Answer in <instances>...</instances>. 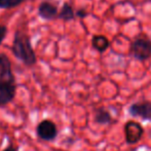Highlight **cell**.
Instances as JSON below:
<instances>
[{
    "label": "cell",
    "instance_id": "1",
    "mask_svg": "<svg viewBox=\"0 0 151 151\" xmlns=\"http://www.w3.org/2000/svg\"><path fill=\"white\" fill-rule=\"evenodd\" d=\"M12 50L14 57L22 61L25 65L32 66L36 63V55L32 47L31 40L26 33L17 31L14 34Z\"/></svg>",
    "mask_w": 151,
    "mask_h": 151
},
{
    "label": "cell",
    "instance_id": "2",
    "mask_svg": "<svg viewBox=\"0 0 151 151\" xmlns=\"http://www.w3.org/2000/svg\"><path fill=\"white\" fill-rule=\"evenodd\" d=\"M134 57L138 60H147L151 57V41L147 38H138L132 46Z\"/></svg>",
    "mask_w": 151,
    "mask_h": 151
},
{
    "label": "cell",
    "instance_id": "3",
    "mask_svg": "<svg viewBox=\"0 0 151 151\" xmlns=\"http://www.w3.org/2000/svg\"><path fill=\"white\" fill-rule=\"evenodd\" d=\"M58 129L52 120H43L37 127V135L44 141H52L57 137Z\"/></svg>",
    "mask_w": 151,
    "mask_h": 151
},
{
    "label": "cell",
    "instance_id": "4",
    "mask_svg": "<svg viewBox=\"0 0 151 151\" xmlns=\"http://www.w3.org/2000/svg\"><path fill=\"white\" fill-rule=\"evenodd\" d=\"M125 139L129 144L137 143L143 135V127L135 121H129L124 127Z\"/></svg>",
    "mask_w": 151,
    "mask_h": 151
},
{
    "label": "cell",
    "instance_id": "5",
    "mask_svg": "<svg viewBox=\"0 0 151 151\" xmlns=\"http://www.w3.org/2000/svg\"><path fill=\"white\" fill-rule=\"evenodd\" d=\"M0 82H16L10 61L4 54H0Z\"/></svg>",
    "mask_w": 151,
    "mask_h": 151
},
{
    "label": "cell",
    "instance_id": "6",
    "mask_svg": "<svg viewBox=\"0 0 151 151\" xmlns=\"http://www.w3.org/2000/svg\"><path fill=\"white\" fill-rule=\"evenodd\" d=\"M129 113L144 120H151V102L145 101L133 104L129 107Z\"/></svg>",
    "mask_w": 151,
    "mask_h": 151
},
{
    "label": "cell",
    "instance_id": "7",
    "mask_svg": "<svg viewBox=\"0 0 151 151\" xmlns=\"http://www.w3.org/2000/svg\"><path fill=\"white\" fill-rule=\"evenodd\" d=\"M16 82H0V106H5L16 96Z\"/></svg>",
    "mask_w": 151,
    "mask_h": 151
},
{
    "label": "cell",
    "instance_id": "8",
    "mask_svg": "<svg viewBox=\"0 0 151 151\" xmlns=\"http://www.w3.org/2000/svg\"><path fill=\"white\" fill-rule=\"evenodd\" d=\"M38 14L43 20H52L58 16V7L50 1H43L39 4Z\"/></svg>",
    "mask_w": 151,
    "mask_h": 151
},
{
    "label": "cell",
    "instance_id": "9",
    "mask_svg": "<svg viewBox=\"0 0 151 151\" xmlns=\"http://www.w3.org/2000/svg\"><path fill=\"white\" fill-rule=\"evenodd\" d=\"M91 43H93V48H96L97 50L102 52L108 48V46H109V40L105 36L98 35V36H93V40H91Z\"/></svg>",
    "mask_w": 151,
    "mask_h": 151
},
{
    "label": "cell",
    "instance_id": "10",
    "mask_svg": "<svg viewBox=\"0 0 151 151\" xmlns=\"http://www.w3.org/2000/svg\"><path fill=\"white\" fill-rule=\"evenodd\" d=\"M59 18L62 19L64 21H71L74 19L75 17V14L73 12V8L71 7V5L68 3H65L63 5V7L61 8L60 12L58 14Z\"/></svg>",
    "mask_w": 151,
    "mask_h": 151
},
{
    "label": "cell",
    "instance_id": "11",
    "mask_svg": "<svg viewBox=\"0 0 151 151\" xmlns=\"http://www.w3.org/2000/svg\"><path fill=\"white\" fill-rule=\"evenodd\" d=\"M95 119L98 123L105 124V123H109L111 121V115L109 114V112L104 110L103 108H100V109L96 110Z\"/></svg>",
    "mask_w": 151,
    "mask_h": 151
},
{
    "label": "cell",
    "instance_id": "12",
    "mask_svg": "<svg viewBox=\"0 0 151 151\" xmlns=\"http://www.w3.org/2000/svg\"><path fill=\"white\" fill-rule=\"evenodd\" d=\"M25 0H0V8L6 9V8H12L20 5Z\"/></svg>",
    "mask_w": 151,
    "mask_h": 151
},
{
    "label": "cell",
    "instance_id": "13",
    "mask_svg": "<svg viewBox=\"0 0 151 151\" xmlns=\"http://www.w3.org/2000/svg\"><path fill=\"white\" fill-rule=\"evenodd\" d=\"M6 33H7V28L5 26H3V25H0V45H1L2 41L5 38Z\"/></svg>",
    "mask_w": 151,
    "mask_h": 151
},
{
    "label": "cell",
    "instance_id": "14",
    "mask_svg": "<svg viewBox=\"0 0 151 151\" xmlns=\"http://www.w3.org/2000/svg\"><path fill=\"white\" fill-rule=\"evenodd\" d=\"M86 10H83V9H80V10H78L77 12H76V16L77 17H79V18H86Z\"/></svg>",
    "mask_w": 151,
    "mask_h": 151
},
{
    "label": "cell",
    "instance_id": "15",
    "mask_svg": "<svg viewBox=\"0 0 151 151\" xmlns=\"http://www.w3.org/2000/svg\"><path fill=\"white\" fill-rule=\"evenodd\" d=\"M4 151H18V148L14 147V146H9V147H7Z\"/></svg>",
    "mask_w": 151,
    "mask_h": 151
}]
</instances>
